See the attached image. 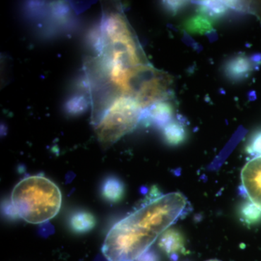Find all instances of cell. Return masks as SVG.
I'll list each match as a JSON object with an SVG mask.
<instances>
[{
	"instance_id": "11",
	"label": "cell",
	"mask_w": 261,
	"mask_h": 261,
	"mask_svg": "<svg viewBox=\"0 0 261 261\" xmlns=\"http://www.w3.org/2000/svg\"><path fill=\"white\" fill-rule=\"evenodd\" d=\"M213 19L199 13L185 20L183 27L186 32L192 34H205L214 29Z\"/></svg>"
},
{
	"instance_id": "6",
	"label": "cell",
	"mask_w": 261,
	"mask_h": 261,
	"mask_svg": "<svg viewBox=\"0 0 261 261\" xmlns=\"http://www.w3.org/2000/svg\"><path fill=\"white\" fill-rule=\"evenodd\" d=\"M253 68L252 61L246 56H236L231 58L225 65L226 76L233 81L247 78Z\"/></svg>"
},
{
	"instance_id": "7",
	"label": "cell",
	"mask_w": 261,
	"mask_h": 261,
	"mask_svg": "<svg viewBox=\"0 0 261 261\" xmlns=\"http://www.w3.org/2000/svg\"><path fill=\"white\" fill-rule=\"evenodd\" d=\"M159 245L161 250L168 255H173L179 252L182 253L185 251L184 237L177 230H166L161 235Z\"/></svg>"
},
{
	"instance_id": "3",
	"label": "cell",
	"mask_w": 261,
	"mask_h": 261,
	"mask_svg": "<svg viewBox=\"0 0 261 261\" xmlns=\"http://www.w3.org/2000/svg\"><path fill=\"white\" fill-rule=\"evenodd\" d=\"M171 85V75L145 63L130 71L122 96L135 99L143 109L166 100Z\"/></svg>"
},
{
	"instance_id": "9",
	"label": "cell",
	"mask_w": 261,
	"mask_h": 261,
	"mask_svg": "<svg viewBox=\"0 0 261 261\" xmlns=\"http://www.w3.org/2000/svg\"><path fill=\"white\" fill-rule=\"evenodd\" d=\"M96 218L92 213L79 211L73 213L70 219V227L73 232L85 233L93 229L96 226Z\"/></svg>"
},
{
	"instance_id": "10",
	"label": "cell",
	"mask_w": 261,
	"mask_h": 261,
	"mask_svg": "<svg viewBox=\"0 0 261 261\" xmlns=\"http://www.w3.org/2000/svg\"><path fill=\"white\" fill-rule=\"evenodd\" d=\"M148 113L149 118L154 125L164 128L172 121L173 108L169 102L162 101L151 106Z\"/></svg>"
},
{
	"instance_id": "19",
	"label": "cell",
	"mask_w": 261,
	"mask_h": 261,
	"mask_svg": "<svg viewBox=\"0 0 261 261\" xmlns=\"http://www.w3.org/2000/svg\"><path fill=\"white\" fill-rule=\"evenodd\" d=\"M207 261H220V260H207Z\"/></svg>"
},
{
	"instance_id": "5",
	"label": "cell",
	"mask_w": 261,
	"mask_h": 261,
	"mask_svg": "<svg viewBox=\"0 0 261 261\" xmlns=\"http://www.w3.org/2000/svg\"><path fill=\"white\" fill-rule=\"evenodd\" d=\"M241 178L249 200L261 209V156L254 158L244 166Z\"/></svg>"
},
{
	"instance_id": "8",
	"label": "cell",
	"mask_w": 261,
	"mask_h": 261,
	"mask_svg": "<svg viewBox=\"0 0 261 261\" xmlns=\"http://www.w3.org/2000/svg\"><path fill=\"white\" fill-rule=\"evenodd\" d=\"M101 192L105 200L116 203L121 201L124 197V185L120 178L111 176L103 181Z\"/></svg>"
},
{
	"instance_id": "16",
	"label": "cell",
	"mask_w": 261,
	"mask_h": 261,
	"mask_svg": "<svg viewBox=\"0 0 261 261\" xmlns=\"http://www.w3.org/2000/svg\"><path fill=\"white\" fill-rule=\"evenodd\" d=\"M84 99L82 97L73 98L68 102V110L72 113H78L83 111L85 108Z\"/></svg>"
},
{
	"instance_id": "17",
	"label": "cell",
	"mask_w": 261,
	"mask_h": 261,
	"mask_svg": "<svg viewBox=\"0 0 261 261\" xmlns=\"http://www.w3.org/2000/svg\"><path fill=\"white\" fill-rule=\"evenodd\" d=\"M166 5H167L168 9L173 12L178 11L184 6V3L182 2H166Z\"/></svg>"
},
{
	"instance_id": "12",
	"label": "cell",
	"mask_w": 261,
	"mask_h": 261,
	"mask_svg": "<svg viewBox=\"0 0 261 261\" xmlns=\"http://www.w3.org/2000/svg\"><path fill=\"white\" fill-rule=\"evenodd\" d=\"M163 137L169 145H178L186 138V130L178 122L171 121L163 128Z\"/></svg>"
},
{
	"instance_id": "2",
	"label": "cell",
	"mask_w": 261,
	"mask_h": 261,
	"mask_svg": "<svg viewBox=\"0 0 261 261\" xmlns=\"http://www.w3.org/2000/svg\"><path fill=\"white\" fill-rule=\"evenodd\" d=\"M10 201L19 217L29 224H40L53 219L59 213L61 192L49 178L29 176L15 185Z\"/></svg>"
},
{
	"instance_id": "15",
	"label": "cell",
	"mask_w": 261,
	"mask_h": 261,
	"mask_svg": "<svg viewBox=\"0 0 261 261\" xmlns=\"http://www.w3.org/2000/svg\"><path fill=\"white\" fill-rule=\"evenodd\" d=\"M247 152L255 157L261 156V132L253 137L247 147Z\"/></svg>"
},
{
	"instance_id": "1",
	"label": "cell",
	"mask_w": 261,
	"mask_h": 261,
	"mask_svg": "<svg viewBox=\"0 0 261 261\" xmlns=\"http://www.w3.org/2000/svg\"><path fill=\"white\" fill-rule=\"evenodd\" d=\"M187 200L178 192L161 196L117 223L102 245L109 261H135L181 216Z\"/></svg>"
},
{
	"instance_id": "14",
	"label": "cell",
	"mask_w": 261,
	"mask_h": 261,
	"mask_svg": "<svg viewBox=\"0 0 261 261\" xmlns=\"http://www.w3.org/2000/svg\"><path fill=\"white\" fill-rule=\"evenodd\" d=\"M241 216L247 224H255L261 219V209L249 201L242 207Z\"/></svg>"
},
{
	"instance_id": "18",
	"label": "cell",
	"mask_w": 261,
	"mask_h": 261,
	"mask_svg": "<svg viewBox=\"0 0 261 261\" xmlns=\"http://www.w3.org/2000/svg\"><path fill=\"white\" fill-rule=\"evenodd\" d=\"M138 261H158V257L153 252H146L138 259Z\"/></svg>"
},
{
	"instance_id": "13",
	"label": "cell",
	"mask_w": 261,
	"mask_h": 261,
	"mask_svg": "<svg viewBox=\"0 0 261 261\" xmlns=\"http://www.w3.org/2000/svg\"><path fill=\"white\" fill-rule=\"evenodd\" d=\"M231 4L228 2H202L199 13L214 20L224 15Z\"/></svg>"
},
{
	"instance_id": "4",
	"label": "cell",
	"mask_w": 261,
	"mask_h": 261,
	"mask_svg": "<svg viewBox=\"0 0 261 261\" xmlns=\"http://www.w3.org/2000/svg\"><path fill=\"white\" fill-rule=\"evenodd\" d=\"M142 108L135 99L121 96L115 99L96 127L98 140L108 146L135 129L140 121Z\"/></svg>"
}]
</instances>
